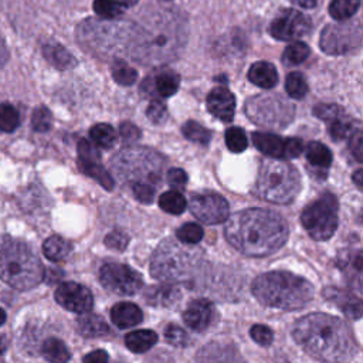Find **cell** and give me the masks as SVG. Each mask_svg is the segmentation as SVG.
<instances>
[{
	"instance_id": "14",
	"label": "cell",
	"mask_w": 363,
	"mask_h": 363,
	"mask_svg": "<svg viewBox=\"0 0 363 363\" xmlns=\"http://www.w3.org/2000/svg\"><path fill=\"white\" fill-rule=\"evenodd\" d=\"M311 18L303 13L292 9L281 11L269 26L271 35L281 41H291L305 37L311 33Z\"/></svg>"
},
{
	"instance_id": "45",
	"label": "cell",
	"mask_w": 363,
	"mask_h": 363,
	"mask_svg": "<svg viewBox=\"0 0 363 363\" xmlns=\"http://www.w3.org/2000/svg\"><path fill=\"white\" fill-rule=\"evenodd\" d=\"M52 123L51 112L45 106H38L34 109L31 116V126L35 132H47L50 130Z\"/></svg>"
},
{
	"instance_id": "2",
	"label": "cell",
	"mask_w": 363,
	"mask_h": 363,
	"mask_svg": "<svg viewBox=\"0 0 363 363\" xmlns=\"http://www.w3.org/2000/svg\"><path fill=\"white\" fill-rule=\"evenodd\" d=\"M292 335L309 356L325 363H347L357 353L352 329L332 315H305L295 322Z\"/></svg>"
},
{
	"instance_id": "55",
	"label": "cell",
	"mask_w": 363,
	"mask_h": 363,
	"mask_svg": "<svg viewBox=\"0 0 363 363\" xmlns=\"http://www.w3.org/2000/svg\"><path fill=\"white\" fill-rule=\"evenodd\" d=\"M108 360H109L108 353L102 349H98L85 354L82 363H108Z\"/></svg>"
},
{
	"instance_id": "60",
	"label": "cell",
	"mask_w": 363,
	"mask_h": 363,
	"mask_svg": "<svg viewBox=\"0 0 363 363\" xmlns=\"http://www.w3.org/2000/svg\"><path fill=\"white\" fill-rule=\"evenodd\" d=\"M6 350V343L3 342V339H0V354H3Z\"/></svg>"
},
{
	"instance_id": "34",
	"label": "cell",
	"mask_w": 363,
	"mask_h": 363,
	"mask_svg": "<svg viewBox=\"0 0 363 363\" xmlns=\"http://www.w3.org/2000/svg\"><path fill=\"white\" fill-rule=\"evenodd\" d=\"M128 4L125 0H95L94 10L102 20H113L123 13Z\"/></svg>"
},
{
	"instance_id": "51",
	"label": "cell",
	"mask_w": 363,
	"mask_h": 363,
	"mask_svg": "<svg viewBox=\"0 0 363 363\" xmlns=\"http://www.w3.org/2000/svg\"><path fill=\"white\" fill-rule=\"evenodd\" d=\"M128 242H129V237H128L125 233L118 231V230L109 233V234L105 237V244H106V247H109V248H112V250L123 251V250L126 248Z\"/></svg>"
},
{
	"instance_id": "33",
	"label": "cell",
	"mask_w": 363,
	"mask_h": 363,
	"mask_svg": "<svg viewBox=\"0 0 363 363\" xmlns=\"http://www.w3.org/2000/svg\"><path fill=\"white\" fill-rule=\"evenodd\" d=\"M69 250H71L69 244L60 235H51L43 244L44 255L54 262L64 259L69 254Z\"/></svg>"
},
{
	"instance_id": "44",
	"label": "cell",
	"mask_w": 363,
	"mask_h": 363,
	"mask_svg": "<svg viewBox=\"0 0 363 363\" xmlns=\"http://www.w3.org/2000/svg\"><path fill=\"white\" fill-rule=\"evenodd\" d=\"M179 241H182L183 244H197L201 241L204 233H203V228L196 224V223H187V224H183L177 233H176Z\"/></svg>"
},
{
	"instance_id": "20",
	"label": "cell",
	"mask_w": 363,
	"mask_h": 363,
	"mask_svg": "<svg viewBox=\"0 0 363 363\" xmlns=\"http://www.w3.org/2000/svg\"><path fill=\"white\" fill-rule=\"evenodd\" d=\"M214 308L207 299L191 301L183 312L184 323L194 332H203L207 329L213 320Z\"/></svg>"
},
{
	"instance_id": "50",
	"label": "cell",
	"mask_w": 363,
	"mask_h": 363,
	"mask_svg": "<svg viewBox=\"0 0 363 363\" xmlns=\"http://www.w3.org/2000/svg\"><path fill=\"white\" fill-rule=\"evenodd\" d=\"M349 149L357 162L363 160V138L360 128H356L349 136Z\"/></svg>"
},
{
	"instance_id": "48",
	"label": "cell",
	"mask_w": 363,
	"mask_h": 363,
	"mask_svg": "<svg viewBox=\"0 0 363 363\" xmlns=\"http://www.w3.org/2000/svg\"><path fill=\"white\" fill-rule=\"evenodd\" d=\"M146 115L153 123H162L167 116L166 105L159 99H153L146 109Z\"/></svg>"
},
{
	"instance_id": "11",
	"label": "cell",
	"mask_w": 363,
	"mask_h": 363,
	"mask_svg": "<svg viewBox=\"0 0 363 363\" xmlns=\"http://www.w3.org/2000/svg\"><path fill=\"white\" fill-rule=\"evenodd\" d=\"M245 112L255 123L279 129L292 121L295 109L279 95H257L248 99Z\"/></svg>"
},
{
	"instance_id": "58",
	"label": "cell",
	"mask_w": 363,
	"mask_h": 363,
	"mask_svg": "<svg viewBox=\"0 0 363 363\" xmlns=\"http://www.w3.org/2000/svg\"><path fill=\"white\" fill-rule=\"evenodd\" d=\"M362 173H363L362 169H357L354 172V174H353V180L357 184V187H363V176H362Z\"/></svg>"
},
{
	"instance_id": "38",
	"label": "cell",
	"mask_w": 363,
	"mask_h": 363,
	"mask_svg": "<svg viewBox=\"0 0 363 363\" xmlns=\"http://www.w3.org/2000/svg\"><path fill=\"white\" fill-rule=\"evenodd\" d=\"M18 125H20V115L17 109L9 102L0 104V130L10 133L16 130Z\"/></svg>"
},
{
	"instance_id": "32",
	"label": "cell",
	"mask_w": 363,
	"mask_h": 363,
	"mask_svg": "<svg viewBox=\"0 0 363 363\" xmlns=\"http://www.w3.org/2000/svg\"><path fill=\"white\" fill-rule=\"evenodd\" d=\"M306 159L311 166L326 170L332 163V153L323 143L311 142L306 146Z\"/></svg>"
},
{
	"instance_id": "61",
	"label": "cell",
	"mask_w": 363,
	"mask_h": 363,
	"mask_svg": "<svg viewBox=\"0 0 363 363\" xmlns=\"http://www.w3.org/2000/svg\"><path fill=\"white\" fill-rule=\"evenodd\" d=\"M0 363H4V360L1 359V354H0Z\"/></svg>"
},
{
	"instance_id": "52",
	"label": "cell",
	"mask_w": 363,
	"mask_h": 363,
	"mask_svg": "<svg viewBox=\"0 0 363 363\" xmlns=\"http://www.w3.org/2000/svg\"><path fill=\"white\" fill-rule=\"evenodd\" d=\"M78 157L79 159H89V160H99L101 155L99 150L86 139H81L78 142Z\"/></svg>"
},
{
	"instance_id": "40",
	"label": "cell",
	"mask_w": 363,
	"mask_h": 363,
	"mask_svg": "<svg viewBox=\"0 0 363 363\" xmlns=\"http://www.w3.org/2000/svg\"><path fill=\"white\" fill-rule=\"evenodd\" d=\"M184 136L196 143H201V145H207L211 139V132L208 129H206L204 126H201L200 123L194 122V121H189L183 125L182 128Z\"/></svg>"
},
{
	"instance_id": "59",
	"label": "cell",
	"mask_w": 363,
	"mask_h": 363,
	"mask_svg": "<svg viewBox=\"0 0 363 363\" xmlns=\"http://www.w3.org/2000/svg\"><path fill=\"white\" fill-rule=\"evenodd\" d=\"M6 318H7V316H6V312L0 308V326L6 322Z\"/></svg>"
},
{
	"instance_id": "62",
	"label": "cell",
	"mask_w": 363,
	"mask_h": 363,
	"mask_svg": "<svg viewBox=\"0 0 363 363\" xmlns=\"http://www.w3.org/2000/svg\"><path fill=\"white\" fill-rule=\"evenodd\" d=\"M164 1H169V0H164Z\"/></svg>"
},
{
	"instance_id": "25",
	"label": "cell",
	"mask_w": 363,
	"mask_h": 363,
	"mask_svg": "<svg viewBox=\"0 0 363 363\" xmlns=\"http://www.w3.org/2000/svg\"><path fill=\"white\" fill-rule=\"evenodd\" d=\"M248 79L262 89H271L278 82V72L272 64L258 61L251 65L248 71Z\"/></svg>"
},
{
	"instance_id": "7",
	"label": "cell",
	"mask_w": 363,
	"mask_h": 363,
	"mask_svg": "<svg viewBox=\"0 0 363 363\" xmlns=\"http://www.w3.org/2000/svg\"><path fill=\"white\" fill-rule=\"evenodd\" d=\"M301 190L298 170L279 159H265L258 170L255 193L267 201L288 204Z\"/></svg>"
},
{
	"instance_id": "39",
	"label": "cell",
	"mask_w": 363,
	"mask_h": 363,
	"mask_svg": "<svg viewBox=\"0 0 363 363\" xmlns=\"http://www.w3.org/2000/svg\"><path fill=\"white\" fill-rule=\"evenodd\" d=\"M112 77L121 85H132L138 78V72L125 61L116 60L112 65Z\"/></svg>"
},
{
	"instance_id": "47",
	"label": "cell",
	"mask_w": 363,
	"mask_h": 363,
	"mask_svg": "<svg viewBox=\"0 0 363 363\" xmlns=\"http://www.w3.org/2000/svg\"><path fill=\"white\" fill-rule=\"evenodd\" d=\"M250 335H251L252 340L261 346H269L274 340L272 330L265 325H254L250 329Z\"/></svg>"
},
{
	"instance_id": "56",
	"label": "cell",
	"mask_w": 363,
	"mask_h": 363,
	"mask_svg": "<svg viewBox=\"0 0 363 363\" xmlns=\"http://www.w3.org/2000/svg\"><path fill=\"white\" fill-rule=\"evenodd\" d=\"M7 60H9V50H7L4 38L0 34V68H3V65L7 62Z\"/></svg>"
},
{
	"instance_id": "22",
	"label": "cell",
	"mask_w": 363,
	"mask_h": 363,
	"mask_svg": "<svg viewBox=\"0 0 363 363\" xmlns=\"http://www.w3.org/2000/svg\"><path fill=\"white\" fill-rule=\"evenodd\" d=\"M323 296L336 303L339 309L352 320L360 319L362 316V302L359 298H356L353 294L347 291H342L337 288H325L323 289Z\"/></svg>"
},
{
	"instance_id": "35",
	"label": "cell",
	"mask_w": 363,
	"mask_h": 363,
	"mask_svg": "<svg viewBox=\"0 0 363 363\" xmlns=\"http://www.w3.org/2000/svg\"><path fill=\"white\" fill-rule=\"evenodd\" d=\"M89 136L95 145L104 149H111L116 142V133L113 128L108 123H96L95 126H92L89 130Z\"/></svg>"
},
{
	"instance_id": "46",
	"label": "cell",
	"mask_w": 363,
	"mask_h": 363,
	"mask_svg": "<svg viewBox=\"0 0 363 363\" xmlns=\"http://www.w3.org/2000/svg\"><path fill=\"white\" fill-rule=\"evenodd\" d=\"M164 337L169 343H172L174 346H182L183 347V346H187V343H189L187 333L180 326H176V325L166 326Z\"/></svg>"
},
{
	"instance_id": "21",
	"label": "cell",
	"mask_w": 363,
	"mask_h": 363,
	"mask_svg": "<svg viewBox=\"0 0 363 363\" xmlns=\"http://www.w3.org/2000/svg\"><path fill=\"white\" fill-rule=\"evenodd\" d=\"M207 109L220 121L230 122L234 116L235 98L227 88L217 86L207 96Z\"/></svg>"
},
{
	"instance_id": "5",
	"label": "cell",
	"mask_w": 363,
	"mask_h": 363,
	"mask_svg": "<svg viewBox=\"0 0 363 363\" xmlns=\"http://www.w3.org/2000/svg\"><path fill=\"white\" fill-rule=\"evenodd\" d=\"M43 278V264L31 247L10 235H0V279L18 291H27Z\"/></svg>"
},
{
	"instance_id": "43",
	"label": "cell",
	"mask_w": 363,
	"mask_h": 363,
	"mask_svg": "<svg viewBox=\"0 0 363 363\" xmlns=\"http://www.w3.org/2000/svg\"><path fill=\"white\" fill-rule=\"evenodd\" d=\"M309 52H311V50H309V47L306 44L296 41V43H292L291 45H288L285 48L282 57H284V61L286 64L296 65V64L303 62L308 58Z\"/></svg>"
},
{
	"instance_id": "19",
	"label": "cell",
	"mask_w": 363,
	"mask_h": 363,
	"mask_svg": "<svg viewBox=\"0 0 363 363\" xmlns=\"http://www.w3.org/2000/svg\"><path fill=\"white\" fill-rule=\"evenodd\" d=\"M196 363H247L237 347L227 342H210L196 356Z\"/></svg>"
},
{
	"instance_id": "1",
	"label": "cell",
	"mask_w": 363,
	"mask_h": 363,
	"mask_svg": "<svg viewBox=\"0 0 363 363\" xmlns=\"http://www.w3.org/2000/svg\"><path fill=\"white\" fill-rule=\"evenodd\" d=\"M187 40V26L183 14L160 9L150 13L146 20L133 26L129 55L145 65H160L176 60Z\"/></svg>"
},
{
	"instance_id": "15",
	"label": "cell",
	"mask_w": 363,
	"mask_h": 363,
	"mask_svg": "<svg viewBox=\"0 0 363 363\" xmlns=\"http://www.w3.org/2000/svg\"><path fill=\"white\" fill-rule=\"evenodd\" d=\"M252 142L258 150H261L267 156H271L272 159L298 157L303 150V145L301 139L298 138L282 139L277 135L267 133V132H254Z\"/></svg>"
},
{
	"instance_id": "8",
	"label": "cell",
	"mask_w": 363,
	"mask_h": 363,
	"mask_svg": "<svg viewBox=\"0 0 363 363\" xmlns=\"http://www.w3.org/2000/svg\"><path fill=\"white\" fill-rule=\"evenodd\" d=\"M133 26L86 20L78 27V41L92 54L118 55L129 50Z\"/></svg>"
},
{
	"instance_id": "37",
	"label": "cell",
	"mask_w": 363,
	"mask_h": 363,
	"mask_svg": "<svg viewBox=\"0 0 363 363\" xmlns=\"http://www.w3.org/2000/svg\"><path fill=\"white\" fill-rule=\"evenodd\" d=\"M360 0H332L329 4V14L335 20H347L359 9Z\"/></svg>"
},
{
	"instance_id": "53",
	"label": "cell",
	"mask_w": 363,
	"mask_h": 363,
	"mask_svg": "<svg viewBox=\"0 0 363 363\" xmlns=\"http://www.w3.org/2000/svg\"><path fill=\"white\" fill-rule=\"evenodd\" d=\"M119 133H121V138L123 142H128V143H132V142H136L139 138H140V130L136 125L130 123V122H123L121 123L119 126Z\"/></svg>"
},
{
	"instance_id": "54",
	"label": "cell",
	"mask_w": 363,
	"mask_h": 363,
	"mask_svg": "<svg viewBox=\"0 0 363 363\" xmlns=\"http://www.w3.org/2000/svg\"><path fill=\"white\" fill-rule=\"evenodd\" d=\"M167 183L174 187V189H180L183 187L186 183H187V174L183 169H179V167H174V169H170L167 172Z\"/></svg>"
},
{
	"instance_id": "16",
	"label": "cell",
	"mask_w": 363,
	"mask_h": 363,
	"mask_svg": "<svg viewBox=\"0 0 363 363\" xmlns=\"http://www.w3.org/2000/svg\"><path fill=\"white\" fill-rule=\"evenodd\" d=\"M190 211L206 224H218L228 218V203L220 194L203 193L191 199Z\"/></svg>"
},
{
	"instance_id": "36",
	"label": "cell",
	"mask_w": 363,
	"mask_h": 363,
	"mask_svg": "<svg viewBox=\"0 0 363 363\" xmlns=\"http://www.w3.org/2000/svg\"><path fill=\"white\" fill-rule=\"evenodd\" d=\"M159 206L163 211L169 214H182L186 210L187 203L183 194H180L179 191L170 190V191H164L159 197Z\"/></svg>"
},
{
	"instance_id": "31",
	"label": "cell",
	"mask_w": 363,
	"mask_h": 363,
	"mask_svg": "<svg viewBox=\"0 0 363 363\" xmlns=\"http://www.w3.org/2000/svg\"><path fill=\"white\" fill-rule=\"evenodd\" d=\"M152 81L155 84L156 92L160 96L167 98V96L173 95L179 89L180 77H179V74H176L172 69H164V71H160L159 74H156L155 79H152Z\"/></svg>"
},
{
	"instance_id": "18",
	"label": "cell",
	"mask_w": 363,
	"mask_h": 363,
	"mask_svg": "<svg viewBox=\"0 0 363 363\" xmlns=\"http://www.w3.org/2000/svg\"><path fill=\"white\" fill-rule=\"evenodd\" d=\"M313 113L328 123V130L333 140L346 139L354 130L352 121L337 105H318Z\"/></svg>"
},
{
	"instance_id": "30",
	"label": "cell",
	"mask_w": 363,
	"mask_h": 363,
	"mask_svg": "<svg viewBox=\"0 0 363 363\" xmlns=\"http://www.w3.org/2000/svg\"><path fill=\"white\" fill-rule=\"evenodd\" d=\"M41 353L50 363H67L71 353L65 343L57 337H48L41 346Z\"/></svg>"
},
{
	"instance_id": "13",
	"label": "cell",
	"mask_w": 363,
	"mask_h": 363,
	"mask_svg": "<svg viewBox=\"0 0 363 363\" xmlns=\"http://www.w3.org/2000/svg\"><path fill=\"white\" fill-rule=\"evenodd\" d=\"M99 279L108 291L116 295H133L143 285V279L139 272L125 264L116 262L102 265Z\"/></svg>"
},
{
	"instance_id": "49",
	"label": "cell",
	"mask_w": 363,
	"mask_h": 363,
	"mask_svg": "<svg viewBox=\"0 0 363 363\" xmlns=\"http://www.w3.org/2000/svg\"><path fill=\"white\" fill-rule=\"evenodd\" d=\"M132 191L135 197L145 204H149L155 199V187L147 183H132Z\"/></svg>"
},
{
	"instance_id": "57",
	"label": "cell",
	"mask_w": 363,
	"mask_h": 363,
	"mask_svg": "<svg viewBox=\"0 0 363 363\" xmlns=\"http://www.w3.org/2000/svg\"><path fill=\"white\" fill-rule=\"evenodd\" d=\"M291 1L302 9H313L318 3V0H291Z\"/></svg>"
},
{
	"instance_id": "10",
	"label": "cell",
	"mask_w": 363,
	"mask_h": 363,
	"mask_svg": "<svg viewBox=\"0 0 363 363\" xmlns=\"http://www.w3.org/2000/svg\"><path fill=\"white\" fill-rule=\"evenodd\" d=\"M337 208L336 197L328 191L308 204L301 214L306 233L316 241L329 240L337 228Z\"/></svg>"
},
{
	"instance_id": "23",
	"label": "cell",
	"mask_w": 363,
	"mask_h": 363,
	"mask_svg": "<svg viewBox=\"0 0 363 363\" xmlns=\"http://www.w3.org/2000/svg\"><path fill=\"white\" fill-rule=\"evenodd\" d=\"M143 298L152 306L169 308L179 302V299L182 298V292L177 286L166 282L163 285H152L145 289Z\"/></svg>"
},
{
	"instance_id": "4",
	"label": "cell",
	"mask_w": 363,
	"mask_h": 363,
	"mask_svg": "<svg viewBox=\"0 0 363 363\" xmlns=\"http://www.w3.org/2000/svg\"><path fill=\"white\" fill-rule=\"evenodd\" d=\"M252 294L265 306L284 311L303 308L313 298L309 281L286 271H271L252 282Z\"/></svg>"
},
{
	"instance_id": "6",
	"label": "cell",
	"mask_w": 363,
	"mask_h": 363,
	"mask_svg": "<svg viewBox=\"0 0 363 363\" xmlns=\"http://www.w3.org/2000/svg\"><path fill=\"white\" fill-rule=\"evenodd\" d=\"M200 262L201 250L164 240L152 255L150 272L156 279L167 284L182 282L193 277Z\"/></svg>"
},
{
	"instance_id": "3",
	"label": "cell",
	"mask_w": 363,
	"mask_h": 363,
	"mask_svg": "<svg viewBox=\"0 0 363 363\" xmlns=\"http://www.w3.org/2000/svg\"><path fill=\"white\" fill-rule=\"evenodd\" d=\"M225 240L240 252L265 257L278 251L288 240L285 220L267 208H247L227 218Z\"/></svg>"
},
{
	"instance_id": "27",
	"label": "cell",
	"mask_w": 363,
	"mask_h": 363,
	"mask_svg": "<svg viewBox=\"0 0 363 363\" xmlns=\"http://www.w3.org/2000/svg\"><path fill=\"white\" fill-rule=\"evenodd\" d=\"M44 58L58 69H67L77 65V60L62 45L57 43H47L43 45Z\"/></svg>"
},
{
	"instance_id": "24",
	"label": "cell",
	"mask_w": 363,
	"mask_h": 363,
	"mask_svg": "<svg viewBox=\"0 0 363 363\" xmlns=\"http://www.w3.org/2000/svg\"><path fill=\"white\" fill-rule=\"evenodd\" d=\"M111 319L119 329H128L142 322L143 313L140 308L130 302H119L111 309Z\"/></svg>"
},
{
	"instance_id": "9",
	"label": "cell",
	"mask_w": 363,
	"mask_h": 363,
	"mask_svg": "<svg viewBox=\"0 0 363 363\" xmlns=\"http://www.w3.org/2000/svg\"><path fill=\"white\" fill-rule=\"evenodd\" d=\"M164 159L147 147H126L112 159V169L121 180L130 183H157L162 177Z\"/></svg>"
},
{
	"instance_id": "26",
	"label": "cell",
	"mask_w": 363,
	"mask_h": 363,
	"mask_svg": "<svg viewBox=\"0 0 363 363\" xmlns=\"http://www.w3.org/2000/svg\"><path fill=\"white\" fill-rule=\"evenodd\" d=\"M77 329L85 337H99L109 332L108 323L101 316L88 312L81 313L77 320Z\"/></svg>"
},
{
	"instance_id": "28",
	"label": "cell",
	"mask_w": 363,
	"mask_h": 363,
	"mask_svg": "<svg viewBox=\"0 0 363 363\" xmlns=\"http://www.w3.org/2000/svg\"><path fill=\"white\" fill-rule=\"evenodd\" d=\"M156 342H157V335L153 330H147V329H139L125 336V345L128 346L129 350L135 353L147 352L152 346L156 345Z\"/></svg>"
},
{
	"instance_id": "41",
	"label": "cell",
	"mask_w": 363,
	"mask_h": 363,
	"mask_svg": "<svg viewBox=\"0 0 363 363\" xmlns=\"http://www.w3.org/2000/svg\"><path fill=\"white\" fill-rule=\"evenodd\" d=\"M225 145L234 153H240L245 150L248 146V139L245 132L241 128H235V126L228 128L225 130Z\"/></svg>"
},
{
	"instance_id": "12",
	"label": "cell",
	"mask_w": 363,
	"mask_h": 363,
	"mask_svg": "<svg viewBox=\"0 0 363 363\" xmlns=\"http://www.w3.org/2000/svg\"><path fill=\"white\" fill-rule=\"evenodd\" d=\"M319 44L322 51L330 55L353 52L362 44V26L359 21L326 26L320 33Z\"/></svg>"
},
{
	"instance_id": "29",
	"label": "cell",
	"mask_w": 363,
	"mask_h": 363,
	"mask_svg": "<svg viewBox=\"0 0 363 363\" xmlns=\"http://www.w3.org/2000/svg\"><path fill=\"white\" fill-rule=\"evenodd\" d=\"M78 169L84 174L95 179L104 189H106V190L113 189V179L99 164V160H89V159H79L78 157Z\"/></svg>"
},
{
	"instance_id": "42",
	"label": "cell",
	"mask_w": 363,
	"mask_h": 363,
	"mask_svg": "<svg viewBox=\"0 0 363 363\" xmlns=\"http://www.w3.org/2000/svg\"><path fill=\"white\" fill-rule=\"evenodd\" d=\"M285 89L289 94V96L295 99H301L308 92V85L305 82V78L299 72H291L285 79Z\"/></svg>"
},
{
	"instance_id": "17",
	"label": "cell",
	"mask_w": 363,
	"mask_h": 363,
	"mask_svg": "<svg viewBox=\"0 0 363 363\" xmlns=\"http://www.w3.org/2000/svg\"><path fill=\"white\" fill-rule=\"evenodd\" d=\"M55 301L67 311L74 313L89 312L94 305V298L89 289L77 282H62L55 289Z\"/></svg>"
}]
</instances>
